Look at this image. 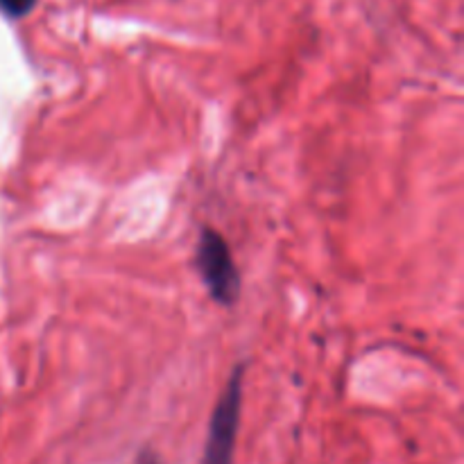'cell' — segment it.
<instances>
[{"instance_id": "cell-1", "label": "cell", "mask_w": 464, "mask_h": 464, "mask_svg": "<svg viewBox=\"0 0 464 464\" xmlns=\"http://www.w3.org/2000/svg\"><path fill=\"white\" fill-rule=\"evenodd\" d=\"M195 270L222 306H231L240 293V275L227 240L216 229H204L195 249Z\"/></svg>"}, {"instance_id": "cell-2", "label": "cell", "mask_w": 464, "mask_h": 464, "mask_svg": "<svg viewBox=\"0 0 464 464\" xmlns=\"http://www.w3.org/2000/svg\"><path fill=\"white\" fill-rule=\"evenodd\" d=\"M240 403H243V367H236L211 415L202 464H234Z\"/></svg>"}, {"instance_id": "cell-3", "label": "cell", "mask_w": 464, "mask_h": 464, "mask_svg": "<svg viewBox=\"0 0 464 464\" xmlns=\"http://www.w3.org/2000/svg\"><path fill=\"white\" fill-rule=\"evenodd\" d=\"M36 0H0V9H3L7 16L21 18L25 14H30L34 9Z\"/></svg>"}, {"instance_id": "cell-4", "label": "cell", "mask_w": 464, "mask_h": 464, "mask_svg": "<svg viewBox=\"0 0 464 464\" xmlns=\"http://www.w3.org/2000/svg\"><path fill=\"white\" fill-rule=\"evenodd\" d=\"M139 464H161V462H159V458H154L152 453H145V456L139 460Z\"/></svg>"}]
</instances>
